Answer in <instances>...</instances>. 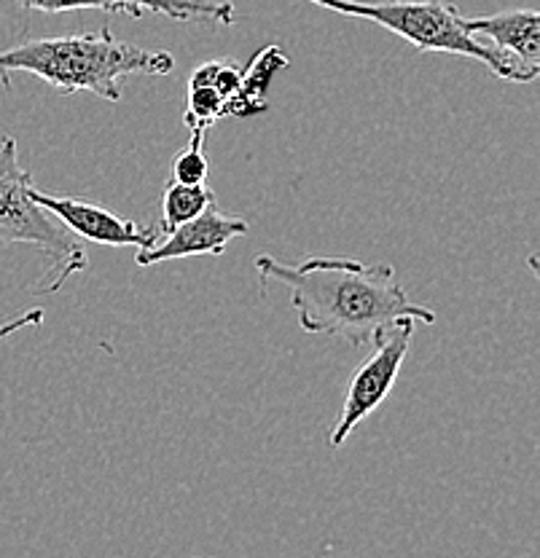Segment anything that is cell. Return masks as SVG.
Masks as SVG:
<instances>
[{
  "instance_id": "obj_4",
  "label": "cell",
  "mask_w": 540,
  "mask_h": 558,
  "mask_svg": "<svg viewBox=\"0 0 540 558\" xmlns=\"http://www.w3.org/2000/svg\"><path fill=\"white\" fill-rule=\"evenodd\" d=\"M33 174L20 165L14 137L0 143V242L33 244L49 258L33 293H57L79 271H86V255L73 231L31 196Z\"/></svg>"
},
{
  "instance_id": "obj_11",
  "label": "cell",
  "mask_w": 540,
  "mask_h": 558,
  "mask_svg": "<svg viewBox=\"0 0 540 558\" xmlns=\"http://www.w3.org/2000/svg\"><path fill=\"white\" fill-rule=\"evenodd\" d=\"M216 205V191L207 183H170L165 185V194H161V234H170L172 229H178L185 220L196 218L200 213H205L207 207Z\"/></svg>"
},
{
  "instance_id": "obj_2",
  "label": "cell",
  "mask_w": 540,
  "mask_h": 558,
  "mask_svg": "<svg viewBox=\"0 0 540 558\" xmlns=\"http://www.w3.org/2000/svg\"><path fill=\"white\" fill-rule=\"evenodd\" d=\"M176 68L170 51H151L113 38L108 27L97 33L27 40L0 51V75L31 73L57 92H92L103 100H121V81L130 75H167Z\"/></svg>"
},
{
  "instance_id": "obj_7",
  "label": "cell",
  "mask_w": 540,
  "mask_h": 558,
  "mask_svg": "<svg viewBox=\"0 0 540 558\" xmlns=\"http://www.w3.org/2000/svg\"><path fill=\"white\" fill-rule=\"evenodd\" d=\"M248 234V223L237 215L224 213L216 205H211L205 213H200L196 218L185 220L178 229H172L170 234H165V240L154 242L151 247H141L135 253L137 266H154L165 264V260L176 258H191V255H224L231 240Z\"/></svg>"
},
{
  "instance_id": "obj_6",
  "label": "cell",
  "mask_w": 540,
  "mask_h": 558,
  "mask_svg": "<svg viewBox=\"0 0 540 558\" xmlns=\"http://www.w3.org/2000/svg\"><path fill=\"white\" fill-rule=\"evenodd\" d=\"M31 196L40 207L49 209L68 231L75 236L95 244H108V247H151L156 242V231L145 229V226L135 223V220L121 218L113 209H106L92 202L73 199L65 194H46V191L36 189L33 183Z\"/></svg>"
},
{
  "instance_id": "obj_12",
  "label": "cell",
  "mask_w": 540,
  "mask_h": 558,
  "mask_svg": "<svg viewBox=\"0 0 540 558\" xmlns=\"http://www.w3.org/2000/svg\"><path fill=\"white\" fill-rule=\"evenodd\" d=\"M220 119H226V100L213 86L189 84V105H185L183 124L189 126L191 135H202L216 126Z\"/></svg>"
},
{
  "instance_id": "obj_10",
  "label": "cell",
  "mask_w": 540,
  "mask_h": 558,
  "mask_svg": "<svg viewBox=\"0 0 540 558\" xmlns=\"http://www.w3.org/2000/svg\"><path fill=\"white\" fill-rule=\"evenodd\" d=\"M288 68V57L283 54L280 46H266L253 57L251 65L242 68V84L237 95L226 102V116H255L266 110V89L272 81Z\"/></svg>"
},
{
  "instance_id": "obj_3",
  "label": "cell",
  "mask_w": 540,
  "mask_h": 558,
  "mask_svg": "<svg viewBox=\"0 0 540 558\" xmlns=\"http://www.w3.org/2000/svg\"><path fill=\"white\" fill-rule=\"evenodd\" d=\"M310 3L334 14L374 22L404 38L417 51H441V54L484 62L497 78L511 84H532L540 75V70L527 68L525 62L492 44H481L479 35L470 33L463 22L460 9L446 0H310Z\"/></svg>"
},
{
  "instance_id": "obj_1",
  "label": "cell",
  "mask_w": 540,
  "mask_h": 558,
  "mask_svg": "<svg viewBox=\"0 0 540 558\" xmlns=\"http://www.w3.org/2000/svg\"><path fill=\"white\" fill-rule=\"evenodd\" d=\"M255 269L261 284L280 282L288 288L290 306L304 333L334 336L350 347H363L371 344L376 330L391 319L435 323V312L415 304L400 288L391 264L310 255L301 264L288 266L272 255H259Z\"/></svg>"
},
{
  "instance_id": "obj_5",
  "label": "cell",
  "mask_w": 540,
  "mask_h": 558,
  "mask_svg": "<svg viewBox=\"0 0 540 558\" xmlns=\"http://www.w3.org/2000/svg\"><path fill=\"white\" fill-rule=\"evenodd\" d=\"M415 325L417 319L398 317L376 330L374 339H371L374 352L360 363V368L352 374L350 387H347L341 414L336 418L334 429H331V449H339L350 438L352 429L365 416L374 414L385 403L387 395L393 392L406 354L411 349V341H415Z\"/></svg>"
},
{
  "instance_id": "obj_8",
  "label": "cell",
  "mask_w": 540,
  "mask_h": 558,
  "mask_svg": "<svg viewBox=\"0 0 540 558\" xmlns=\"http://www.w3.org/2000/svg\"><path fill=\"white\" fill-rule=\"evenodd\" d=\"M9 3L31 11H44V14L100 9L113 11V14H130L135 20H143L145 14H161L167 20H205L213 25H235L237 16L235 5L226 3V0H9Z\"/></svg>"
},
{
  "instance_id": "obj_14",
  "label": "cell",
  "mask_w": 540,
  "mask_h": 558,
  "mask_svg": "<svg viewBox=\"0 0 540 558\" xmlns=\"http://www.w3.org/2000/svg\"><path fill=\"white\" fill-rule=\"evenodd\" d=\"M44 317H46V312L40 310V306H36V310L5 319V323H0V341L9 339V336H14V333H20V330H25V328H38V325L44 323Z\"/></svg>"
},
{
  "instance_id": "obj_9",
  "label": "cell",
  "mask_w": 540,
  "mask_h": 558,
  "mask_svg": "<svg viewBox=\"0 0 540 558\" xmlns=\"http://www.w3.org/2000/svg\"><path fill=\"white\" fill-rule=\"evenodd\" d=\"M466 27L495 49L540 70V14L536 9H511L490 16H463Z\"/></svg>"
},
{
  "instance_id": "obj_13",
  "label": "cell",
  "mask_w": 540,
  "mask_h": 558,
  "mask_svg": "<svg viewBox=\"0 0 540 558\" xmlns=\"http://www.w3.org/2000/svg\"><path fill=\"white\" fill-rule=\"evenodd\" d=\"M202 143H205V137L191 135V143L185 145L180 154H176V159H172L170 180H176V183H189V185L207 183L211 165H207V156L205 150H202Z\"/></svg>"
}]
</instances>
